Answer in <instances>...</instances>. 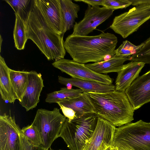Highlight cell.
I'll return each mask as SVG.
<instances>
[{"mask_svg": "<svg viewBox=\"0 0 150 150\" xmlns=\"http://www.w3.org/2000/svg\"><path fill=\"white\" fill-rule=\"evenodd\" d=\"M117 42V37L108 33L92 36L71 34L66 38L64 46L73 60L84 64L100 62L113 56Z\"/></svg>", "mask_w": 150, "mask_h": 150, "instance_id": "1", "label": "cell"}, {"mask_svg": "<svg viewBox=\"0 0 150 150\" xmlns=\"http://www.w3.org/2000/svg\"><path fill=\"white\" fill-rule=\"evenodd\" d=\"M27 38L37 45L48 60L63 59L66 51L63 35L52 30L47 24L34 0H32L24 21Z\"/></svg>", "mask_w": 150, "mask_h": 150, "instance_id": "2", "label": "cell"}, {"mask_svg": "<svg viewBox=\"0 0 150 150\" xmlns=\"http://www.w3.org/2000/svg\"><path fill=\"white\" fill-rule=\"evenodd\" d=\"M94 108L95 114L115 127L134 120V110L125 92L115 90L104 92H85Z\"/></svg>", "mask_w": 150, "mask_h": 150, "instance_id": "3", "label": "cell"}, {"mask_svg": "<svg viewBox=\"0 0 150 150\" xmlns=\"http://www.w3.org/2000/svg\"><path fill=\"white\" fill-rule=\"evenodd\" d=\"M97 119L93 113L85 114L71 120L67 118L59 137L70 150H82L94 131Z\"/></svg>", "mask_w": 150, "mask_h": 150, "instance_id": "4", "label": "cell"}, {"mask_svg": "<svg viewBox=\"0 0 150 150\" xmlns=\"http://www.w3.org/2000/svg\"><path fill=\"white\" fill-rule=\"evenodd\" d=\"M112 146L125 150H150V123L140 120L116 128Z\"/></svg>", "mask_w": 150, "mask_h": 150, "instance_id": "5", "label": "cell"}, {"mask_svg": "<svg viewBox=\"0 0 150 150\" xmlns=\"http://www.w3.org/2000/svg\"><path fill=\"white\" fill-rule=\"evenodd\" d=\"M67 118L62 114L59 110H52L38 109L31 124L38 130L42 145L47 150L50 149L53 142L59 137L63 125Z\"/></svg>", "mask_w": 150, "mask_h": 150, "instance_id": "6", "label": "cell"}, {"mask_svg": "<svg viewBox=\"0 0 150 150\" xmlns=\"http://www.w3.org/2000/svg\"><path fill=\"white\" fill-rule=\"evenodd\" d=\"M150 19V4L142 5L115 16L110 28L125 38Z\"/></svg>", "mask_w": 150, "mask_h": 150, "instance_id": "7", "label": "cell"}, {"mask_svg": "<svg viewBox=\"0 0 150 150\" xmlns=\"http://www.w3.org/2000/svg\"><path fill=\"white\" fill-rule=\"evenodd\" d=\"M54 67L70 75L71 78L91 81L107 85L112 84L113 79L107 74H99L84 64L70 59H61L52 64Z\"/></svg>", "mask_w": 150, "mask_h": 150, "instance_id": "8", "label": "cell"}, {"mask_svg": "<svg viewBox=\"0 0 150 150\" xmlns=\"http://www.w3.org/2000/svg\"><path fill=\"white\" fill-rule=\"evenodd\" d=\"M114 10L88 5L82 20L75 22L72 34L87 36L112 14Z\"/></svg>", "mask_w": 150, "mask_h": 150, "instance_id": "9", "label": "cell"}, {"mask_svg": "<svg viewBox=\"0 0 150 150\" xmlns=\"http://www.w3.org/2000/svg\"><path fill=\"white\" fill-rule=\"evenodd\" d=\"M21 129L14 116L0 115V150H22Z\"/></svg>", "mask_w": 150, "mask_h": 150, "instance_id": "10", "label": "cell"}, {"mask_svg": "<svg viewBox=\"0 0 150 150\" xmlns=\"http://www.w3.org/2000/svg\"><path fill=\"white\" fill-rule=\"evenodd\" d=\"M116 129L107 120L98 117L94 131L82 150H105L112 146Z\"/></svg>", "mask_w": 150, "mask_h": 150, "instance_id": "11", "label": "cell"}, {"mask_svg": "<svg viewBox=\"0 0 150 150\" xmlns=\"http://www.w3.org/2000/svg\"><path fill=\"white\" fill-rule=\"evenodd\" d=\"M48 26L56 33L64 35L65 23L60 0H34Z\"/></svg>", "mask_w": 150, "mask_h": 150, "instance_id": "12", "label": "cell"}, {"mask_svg": "<svg viewBox=\"0 0 150 150\" xmlns=\"http://www.w3.org/2000/svg\"><path fill=\"white\" fill-rule=\"evenodd\" d=\"M125 92L134 110L150 102V70L137 78Z\"/></svg>", "mask_w": 150, "mask_h": 150, "instance_id": "13", "label": "cell"}, {"mask_svg": "<svg viewBox=\"0 0 150 150\" xmlns=\"http://www.w3.org/2000/svg\"><path fill=\"white\" fill-rule=\"evenodd\" d=\"M29 82L21 105L27 111L35 108L40 102V97L44 87L43 80L40 73L34 71H29Z\"/></svg>", "mask_w": 150, "mask_h": 150, "instance_id": "14", "label": "cell"}, {"mask_svg": "<svg viewBox=\"0 0 150 150\" xmlns=\"http://www.w3.org/2000/svg\"><path fill=\"white\" fill-rule=\"evenodd\" d=\"M145 64L138 61H131L124 64L118 72L115 81V90L125 92L134 80L139 76V74Z\"/></svg>", "mask_w": 150, "mask_h": 150, "instance_id": "15", "label": "cell"}, {"mask_svg": "<svg viewBox=\"0 0 150 150\" xmlns=\"http://www.w3.org/2000/svg\"><path fill=\"white\" fill-rule=\"evenodd\" d=\"M58 82L66 86L69 83L81 89L83 93L87 92H104L115 90L113 84L107 85L95 82L71 78H67L62 76L58 77Z\"/></svg>", "mask_w": 150, "mask_h": 150, "instance_id": "16", "label": "cell"}, {"mask_svg": "<svg viewBox=\"0 0 150 150\" xmlns=\"http://www.w3.org/2000/svg\"><path fill=\"white\" fill-rule=\"evenodd\" d=\"M9 68L4 58L0 55V93L4 101L13 103L17 99L13 91L10 75Z\"/></svg>", "mask_w": 150, "mask_h": 150, "instance_id": "17", "label": "cell"}, {"mask_svg": "<svg viewBox=\"0 0 150 150\" xmlns=\"http://www.w3.org/2000/svg\"><path fill=\"white\" fill-rule=\"evenodd\" d=\"M57 103L72 109L76 112V117L85 114L95 113L93 105L88 96L85 93L76 97L62 100Z\"/></svg>", "mask_w": 150, "mask_h": 150, "instance_id": "18", "label": "cell"}, {"mask_svg": "<svg viewBox=\"0 0 150 150\" xmlns=\"http://www.w3.org/2000/svg\"><path fill=\"white\" fill-rule=\"evenodd\" d=\"M128 58L115 54L104 61L85 65L91 69L100 74H105L110 72L118 73L122 68L124 63L127 60Z\"/></svg>", "mask_w": 150, "mask_h": 150, "instance_id": "19", "label": "cell"}, {"mask_svg": "<svg viewBox=\"0 0 150 150\" xmlns=\"http://www.w3.org/2000/svg\"><path fill=\"white\" fill-rule=\"evenodd\" d=\"M29 71L9 69V75L12 86L17 99L21 102L28 83Z\"/></svg>", "mask_w": 150, "mask_h": 150, "instance_id": "20", "label": "cell"}, {"mask_svg": "<svg viewBox=\"0 0 150 150\" xmlns=\"http://www.w3.org/2000/svg\"><path fill=\"white\" fill-rule=\"evenodd\" d=\"M61 9L65 23V32L73 28L75 19L78 17L79 6L71 0H60Z\"/></svg>", "mask_w": 150, "mask_h": 150, "instance_id": "21", "label": "cell"}, {"mask_svg": "<svg viewBox=\"0 0 150 150\" xmlns=\"http://www.w3.org/2000/svg\"><path fill=\"white\" fill-rule=\"evenodd\" d=\"M82 93L83 91L79 88L69 89L67 87L62 88L59 91L47 94L45 101L50 103H57L78 96Z\"/></svg>", "mask_w": 150, "mask_h": 150, "instance_id": "22", "label": "cell"}, {"mask_svg": "<svg viewBox=\"0 0 150 150\" xmlns=\"http://www.w3.org/2000/svg\"><path fill=\"white\" fill-rule=\"evenodd\" d=\"M15 14L16 19L13 32L15 45L17 50H23L28 40L25 22L19 16Z\"/></svg>", "mask_w": 150, "mask_h": 150, "instance_id": "23", "label": "cell"}, {"mask_svg": "<svg viewBox=\"0 0 150 150\" xmlns=\"http://www.w3.org/2000/svg\"><path fill=\"white\" fill-rule=\"evenodd\" d=\"M144 45V42L138 45H135L127 40L122 44L115 50V55L118 56L129 57L137 52Z\"/></svg>", "mask_w": 150, "mask_h": 150, "instance_id": "24", "label": "cell"}, {"mask_svg": "<svg viewBox=\"0 0 150 150\" xmlns=\"http://www.w3.org/2000/svg\"><path fill=\"white\" fill-rule=\"evenodd\" d=\"M21 132L25 139L32 145H42L39 133L36 127L32 124L23 127L21 129Z\"/></svg>", "mask_w": 150, "mask_h": 150, "instance_id": "25", "label": "cell"}, {"mask_svg": "<svg viewBox=\"0 0 150 150\" xmlns=\"http://www.w3.org/2000/svg\"><path fill=\"white\" fill-rule=\"evenodd\" d=\"M5 1L11 7L15 13L17 14L25 21L29 10V9L28 10V6L31 1L6 0Z\"/></svg>", "mask_w": 150, "mask_h": 150, "instance_id": "26", "label": "cell"}, {"mask_svg": "<svg viewBox=\"0 0 150 150\" xmlns=\"http://www.w3.org/2000/svg\"><path fill=\"white\" fill-rule=\"evenodd\" d=\"M144 45L136 53L128 57L127 60L138 61L150 65V37L143 42Z\"/></svg>", "mask_w": 150, "mask_h": 150, "instance_id": "27", "label": "cell"}, {"mask_svg": "<svg viewBox=\"0 0 150 150\" xmlns=\"http://www.w3.org/2000/svg\"><path fill=\"white\" fill-rule=\"evenodd\" d=\"M132 4L130 0H104L102 6L107 8L115 10L126 8Z\"/></svg>", "mask_w": 150, "mask_h": 150, "instance_id": "28", "label": "cell"}, {"mask_svg": "<svg viewBox=\"0 0 150 150\" xmlns=\"http://www.w3.org/2000/svg\"><path fill=\"white\" fill-rule=\"evenodd\" d=\"M21 137L22 141V150H49L46 149L42 145L39 146L32 145L25 139L21 132Z\"/></svg>", "mask_w": 150, "mask_h": 150, "instance_id": "29", "label": "cell"}, {"mask_svg": "<svg viewBox=\"0 0 150 150\" xmlns=\"http://www.w3.org/2000/svg\"><path fill=\"white\" fill-rule=\"evenodd\" d=\"M64 115L69 120L73 119L76 117L75 112L72 109L65 107L60 104L58 103Z\"/></svg>", "mask_w": 150, "mask_h": 150, "instance_id": "30", "label": "cell"}, {"mask_svg": "<svg viewBox=\"0 0 150 150\" xmlns=\"http://www.w3.org/2000/svg\"><path fill=\"white\" fill-rule=\"evenodd\" d=\"M76 1H81L92 6H102L104 0H74Z\"/></svg>", "mask_w": 150, "mask_h": 150, "instance_id": "31", "label": "cell"}, {"mask_svg": "<svg viewBox=\"0 0 150 150\" xmlns=\"http://www.w3.org/2000/svg\"><path fill=\"white\" fill-rule=\"evenodd\" d=\"M132 5L138 6L143 4H150V0H130Z\"/></svg>", "mask_w": 150, "mask_h": 150, "instance_id": "32", "label": "cell"}, {"mask_svg": "<svg viewBox=\"0 0 150 150\" xmlns=\"http://www.w3.org/2000/svg\"><path fill=\"white\" fill-rule=\"evenodd\" d=\"M2 38H1V35H0V51H1V43L2 41Z\"/></svg>", "mask_w": 150, "mask_h": 150, "instance_id": "33", "label": "cell"}, {"mask_svg": "<svg viewBox=\"0 0 150 150\" xmlns=\"http://www.w3.org/2000/svg\"><path fill=\"white\" fill-rule=\"evenodd\" d=\"M112 147H110L107 148L105 150H112Z\"/></svg>", "mask_w": 150, "mask_h": 150, "instance_id": "34", "label": "cell"}, {"mask_svg": "<svg viewBox=\"0 0 150 150\" xmlns=\"http://www.w3.org/2000/svg\"><path fill=\"white\" fill-rule=\"evenodd\" d=\"M112 150H118L116 148L112 146Z\"/></svg>", "mask_w": 150, "mask_h": 150, "instance_id": "35", "label": "cell"}, {"mask_svg": "<svg viewBox=\"0 0 150 150\" xmlns=\"http://www.w3.org/2000/svg\"><path fill=\"white\" fill-rule=\"evenodd\" d=\"M49 150H54V149H50ZM61 150V149H59V150Z\"/></svg>", "mask_w": 150, "mask_h": 150, "instance_id": "36", "label": "cell"}, {"mask_svg": "<svg viewBox=\"0 0 150 150\" xmlns=\"http://www.w3.org/2000/svg\"><path fill=\"white\" fill-rule=\"evenodd\" d=\"M118 150H125L122 149H118Z\"/></svg>", "mask_w": 150, "mask_h": 150, "instance_id": "37", "label": "cell"}]
</instances>
